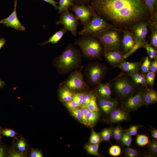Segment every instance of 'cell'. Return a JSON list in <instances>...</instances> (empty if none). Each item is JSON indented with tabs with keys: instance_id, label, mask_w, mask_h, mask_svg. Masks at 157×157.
Masks as SVG:
<instances>
[{
	"instance_id": "cell-1",
	"label": "cell",
	"mask_w": 157,
	"mask_h": 157,
	"mask_svg": "<svg viewBox=\"0 0 157 157\" xmlns=\"http://www.w3.org/2000/svg\"><path fill=\"white\" fill-rule=\"evenodd\" d=\"M95 12L115 27L130 30L140 23L152 21V15L144 0H92Z\"/></svg>"
},
{
	"instance_id": "cell-2",
	"label": "cell",
	"mask_w": 157,
	"mask_h": 157,
	"mask_svg": "<svg viewBox=\"0 0 157 157\" xmlns=\"http://www.w3.org/2000/svg\"><path fill=\"white\" fill-rule=\"evenodd\" d=\"M82 56L77 48L69 44L53 60V64L59 73L65 74L81 67Z\"/></svg>"
},
{
	"instance_id": "cell-3",
	"label": "cell",
	"mask_w": 157,
	"mask_h": 157,
	"mask_svg": "<svg viewBox=\"0 0 157 157\" xmlns=\"http://www.w3.org/2000/svg\"><path fill=\"white\" fill-rule=\"evenodd\" d=\"M80 48L83 55L88 59L100 58L103 51V46L99 41L92 35H83L74 42Z\"/></svg>"
},
{
	"instance_id": "cell-4",
	"label": "cell",
	"mask_w": 157,
	"mask_h": 157,
	"mask_svg": "<svg viewBox=\"0 0 157 157\" xmlns=\"http://www.w3.org/2000/svg\"><path fill=\"white\" fill-rule=\"evenodd\" d=\"M122 30L113 28L93 36L100 42L103 48V52L109 51H120L122 42L119 31Z\"/></svg>"
},
{
	"instance_id": "cell-5",
	"label": "cell",
	"mask_w": 157,
	"mask_h": 157,
	"mask_svg": "<svg viewBox=\"0 0 157 157\" xmlns=\"http://www.w3.org/2000/svg\"><path fill=\"white\" fill-rule=\"evenodd\" d=\"M110 84L116 95L123 100L134 95L137 90V84L123 75L115 78Z\"/></svg>"
},
{
	"instance_id": "cell-6",
	"label": "cell",
	"mask_w": 157,
	"mask_h": 157,
	"mask_svg": "<svg viewBox=\"0 0 157 157\" xmlns=\"http://www.w3.org/2000/svg\"><path fill=\"white\" fill-rule=\"evenodd\" d=\"M114 27L95 12L90 21L78 34L82 36L93 35Z\"/></svg>"
},
{
	"instance_id": "cell-7",
	"label": "cell",
	"mask_w": 157,
	"mask_h": 157,
	"mask_svg": "<svg viewBox=\"0 0 157 157\" xmlns=\"http://www.w3.org/2000/svg\"><path fill=\"white\" fill-rule=\"evenodd\" d=\"M106 71V67L100 63H90L86 67L85 71L86 82L92 86H97L101 83Z\"/></svg>"
},
{
	"instance_id": "cell-8",
	"label": "cell",
	"mask_w": 157,
	"mask_h": 157,
	"mask_svg": "<svg viewBox=\"0 0 157 157\" xmlns=\"http://www.w3.org/2000/svg\"><path fill=\"white\" fill-rule=\"evenodd\" d=\"M62 83L74 93L88 90L89 85L84 80L83 75L77 70L72 71L67 80Z\"/></svg>"
},
{
	"instance_id": "cell-9",
	"label": "cell",
	"mask_w": 157,
	"mask_h": 157,
	"mask_svg": "<svg viewBox=\"0 0 157 157\" xmlns=\"http://www.w3.org/2000/svg\"><path fill=\"white\" fill-rule=\"evenodd\" d=\"M61 14L59 20L56 22V24L63 25L64 27L70 31L73 35L76 36L79 23L75 15L68 10Z\"/></svg>"
},
{
	"instance_id": "cell-10",
	"label": "cell",
	"mask_w": 157,
	"mask_h": 157,
	"mask_svg": "<svg viewBox=\"0 0 157 157\" xmlns=\"http://www.w3.org/2000/svg\"><path fill=\"white\" fill-rule=\"evenodd\" d=\"M144 89L141 88L136 93L124 100L122 105V108L127 112L134 111L141 106H144L143 94Z\"/></svg>"
},
{
	"instance_id": "cell-11",
	"label": "cell",
	"mask_w": 157,
	"mask_h": 157,
	"mask_svg": "<svg viewBox=\"0 0 157 157\" xmlns=\"http://www.w3.org/2000/svg\"><path fill=\"white\" fill-rule=\"evenodd\" d=\"M69 8L84 26L89 22L95 12L89 5L75 4Z\"/></svg>"
},
{
	"instance_id": "cell-12",
	"label": "cell",
	"mask_w": 157,
	"mask_h": 157,
	"mask_svg": "<svg viewBox=\"0 0 157 157\" xmlns=\"http://www.w3.org/2000/svg\"><path fill=\"white\" fill-rule=\"evenodd\" d=\"M17 0H14V9L7 18L1 20V23L7 27H10L19 31L26 30L25 27L21 23L17 17L16 8Z\"/></svg>"
},
{
	"instance_id": "cell-13",
	"label": "cell",
	"mask_w": 157,
	"mask_h": 157,
	"mask_svg": "<svg viewBox=\"0 0 157 157\" xmlns=\"http://www.w3.org/2000/svg\"><path fill=\"white\" fill-rule=\"evenodd\" d=\"M148 22H142L133 26L130 31L135 39V42H147L145 38L147 33Z\"/></svg>"
},
{
	"instance_id": "cell-14",
	"label": "cell",
	"mask_w": 157,
	"mask_h": 157,
	"mask_svg": "<svg viewBox=\"0 0 157 157\" xmlns=\"http://www.w3.org/2000/svg\"><path fill=\"white\" fill-rule=\"evenodd\" d=\"M122 31L123 33L122 41L124 54L129 51L133 47L135 43V39L132 33L129 30L124 29Z\"/></svg>"
},
{
	"instance_id": "cell-15",
	"label": "cell",
	"mask_w": 157,
	"mask_h": 157,
	"mask_svg": "<svg viewBox=\"0 0 157 157\" xmlns=\"http://www.w3.org/2000/svg\"><path fill=\"white\" fill-rule=\"evenodd\" d=\"M97 99L99 108L104 113L107 114L116 108L119 104L118 101L116 99H106L97 97Z\"/></svg>"
},
{
	"instance_id": "cell-16",
	"label": "cell",
	"mask_w": 157,
	"mask_h": 157,
	"mask_svg": "<svg viewBox=\"0 0 157 157\" xmlns=\"http://www.w3.org/2000/svg\"><path fill=\"white\" fill-rule=\"evenodd\" d=\"M142 62H129L125 60L114 66L117 67L128 74L138 72L140 69Z\"/></svg>"
},
{
	"instance_id": "cell-17",
	"label": "cell",
	"mask_w": 157,
	"mask_h": 157,
	"mask_svg": "<svg viewBox=\"0 0 157 157\" xmlns=\"http://www.w3.org/2000/svg\"><path fill=\"white\" fill-rule=\"evenodd\" d=\"M123 55V52L118 51H109L103 52V55L105 59L113 66L125 60Z\"/></svg>"
},
{
	"instance_id": "cell-18",
	"label": "cell",
	"mask_w": 157,
	"mask_h": 157,
	"mask_svg": "<svg viewBox=\"0 0 157 157\" xmlns=\"http://www.w3.org/2000/svg\"><path fill=\"white\" fill-rule=\"evenodd\" d=\"M96 86L94 92L97 97L104 99H112V92L110 83H100Z\"/></svg>"
},
{
	"instance_id": "cell-19",
	"label": "cell",
	"mask_w": 157,
	"mask_h": 157,
	"mask_svg": "<svg viewBox=\"0 0 157 157\" xmlns=\"http://www.w3.org/2000/svg\"><path fill=\"white\" fill-rule=\"evenodd\" d=\"M128 112L117 108L110 113V121L111 123H115L126 121L129 118Z\"/></svg>"
},
{
	"instance_id": "cell-20",
	"label": "cell",
	"mask_w": 157,
	"mask_h": 157,
	"mask_svg": "<svg viewBox=\"0 0 157 157\" xmlns=\"http://www.w3.org/2000/svg\"><path fill=\"white\" fill-rule=\"evenodd\" d=\"M58 93L60 101L64 103L72 100L74 93L62 83L59 85Z\"/></svg>"
},
{
	"instance_id": "cell-21",
	"label": "cell",
	"mask_w": 157,
	"mask_h": 157,
	"mask_svg": "<svg viewBox=\"0 0 157 157\" xmlns=\"http://www.w3.org/2000/svg\"><path fill=\"white\" fill-rule=\"evenodd\" d=\"M157 101V91L152 89L144 90L143 94L144 105L148 106Z\"/></svg>"
},
{
	"instance_id": "cell-22",
	"label": "cell",
	"mask_w": 157,
	"mask_h": 157,
	"mask_svg": "<svg viewBox=\"0 0 157 157\" xmlns=\"http://www.w3.org/2000/svg\"><path fill=\"white\" fill-rule=\"evenodd\" d=\"M100 116L99 111H89L83 124L90 127H93L98 121Z\"/></svg>"
},
{
	"instance_id": "cell-23",
	"label": "cell",
	"mask_w": 157,
	"mask_h": 157,
	"mask_svg": "<svg viewBox=\"0 0 157 157\" xmlns=\"http://www.w3.org/2000/svg\"><path fill=\"white\" fill-rule=\"evenodd\" d=\"M67 31L66 28L63 27L54 33L47 41L42 43L41 44V45H44L49 43H51L53 44H57L62 39L64 35Z\"/></svg>"
},
{
	"instance_id": "cell-24",
	"label": "cell",
	"mask_w": 157,
	"mask_h": 157,
	"mask_svg": "<svg viewBox=\"0 0 157 157\" xmlns=\"http://www.w3.org/2000/svg\"><path fill=\"white\" fill-rule=\"evenodd\" d=\"M151 31V46L156 49L157 48V22H152L149 24Z\"/></svg>"
},
{
	"instance_id": "cell-25",
	"label": "cell",
	"mask_w": 157,
	"mask_h": 157,
	"mask_svg": "<svg viewBox=\"0 0 157 157\" xmlns=\"http://www.w3.org/2000/svg\"><path fill=\"white\" fill-rule=\"evenodd\" d=\"M133 81L136 84H141L144 86H147L145 76L144 74H140L138 72L128 74Z\"/></svg>"
},
{
	"instance_id": "cell-26",
	"label": "cell",
	"mask_w": 157,
	"mask_h": 157,
	"mask_svg": "<svg viewBox=\"0 0 157 157\" xmlns=\"http://www.w3.org/2000/svg\"><path fill=\"white\" fill-rule=\"evenodd\" d=\"M74 0H59L58 6V13L68 10L70 7L74 5Z\"/></svg>"
},
{
	"instance_id": "cell-27",
	"label": "cell",
	"mask_w": 157,
	"mask_h": 157,
	"mask_svg": "<svg viewBox=\"0 0 157 157\" xmlns=\"http://www.w3.org/2000/svg\"><path fill=\"white\" fill-rule=\"evenodd\" d=\"M81 107L85 108L90 111H99V107L97 103V96L95 93L87 104Z\"/></svg>"
},
{
	"instance_id": "cell-28",
	"label": "cell",
	"mask_w": 157,
	"mask_h": 157,
	"mask_svg": "<svg viewBox=\"0 0 157 157\" xmlns=\"http://www.w3.org/2000/svg\"><path fill=\"white\" fill-rule=\"evenodd\" d=\"M111 130L112 137L117 142H120L124 130L119 125L111 128Z\"/></svg>"
},
{
	"instance_id": "cell-29",
	"label": "cell",
	"mask_w": 157,
	"mask_h": 157,
	"mask_svg": "<svg viewBox=\"0 0 157 157\" xmlns=\"http://www.w3.org/2000/svg\"><path fill=\"white\" fill-rule=\"evenodd\" d=\"M100 143L86 144L85 146V148L89 154L100 157L101 156L98 152V149Z\"/></svg>"
},
{
	"instance_id": "cell-30",
	"label": "cell",
	"mask_w": 157,
	"mask_h": 157,
	"mask_svg": "<svg viewBox=\"0 0 157 157\" xmlns=\"http://www.w3.org/2000/svg\"><path fill=\"white\" fill-rule=\"evenodd\" d=\"M144 47L147 51L149 59L153 60L157 59V52L156 49L148 44L145 45Z\"/></svg>"
},
{
	"instance_id": "cell-31",
	"label": "cell",
	"mask_w": 157,
	"mask_h": 157,
	"mask_svg": "<svg viewBox=\"0 0 157 157\" xmlns=\"http://www.w3.org/2000/svg\"><path fill=\"white\" fill-rule=\"evenodd\" d=\"M120 141L123 145L127 147L131 144L132 142L131 136L125 130H124L122 134Z\"/></svg>"
},
{
	"instance_id": "cell-32",
	"label": "cell",
	"mask_w": 157,
	"mask_h": 157,
	"mask_svg": "<svg viewBox=\"0 0 157 157\" xmlns=\"http://www.w3.org/2000/svg\"><path fill=\"white\" fill-rule=\"evenodd\" d=\"M149 137L144 135H138L136 138V142L140 146H144L148 144L149 142Z\"/></svg>"
},
{
	"instance_id": "cell-33",
	"label": "cell",
	"mask_w": 157,
	"mask_h": 157,
	"mask_svg": "<svg viewBox=\"0 0 157 157\" xmlns=\"http://www.w3.org/2000/svg\"><path fill=\"white\" fill-rule=\"evenodd\" d=\"M144 76L146 83L152 87L154 84L156 73L149 70Z\"/></svg>"
},
{
	"instance_id": "cell-34",
	"label": "cell",
	"mask_w": 157,
	"mask_h": 157,
	"mask_svg": "<svg viewBox=\"0 0 157 157\" xmlns=\"http://www.w3.org/2000/svg\"><path fill=\"white\" fill-rule=\"evenodd\" d=\"M148 149L149 152L153 155L157 154V141L156 139H153L148 143Z\"/></svg>"
},
{
	"instance_id": "cell-35",
	"label": "cell",
	"mask_w": 157,
	"mask_h": 157,
	"mask_svg": "<svg viewBox=\"0 0 157 157\" xmlns=\"http://www.w3.org/2000/svg\"><path fill=\"white\" fill-rule=\"evenodd\" d=\"M124 154L125 156L128 157H138L140 154L139 152L136 149L129 147L125 148Z\"/></svg>"
},
{
	"instance_id": "cell-36",
	"label": "cell",
	"mask_w": 157,
	"mask_h": 157,
	"mask_svg": "<svg viewBox=\"0 0 157 157\" xmlns=\"http://www.w3.org/2000/svg\"><path fill=\"white\" fill-rule=\"evenodd\" d=\"M102 140L109 142L112 137L111 128H107L102 130L99 133Z\"/></svg>"
},
{
	"instance_id": "cell-37",
	"label": "cell",
	"mask_w": 157,
	"mask_h": 157,
	"mask_svg": "<svg viewBox=\"0 0 157 157\" xmlns=\"http://www.w3.org/2000/svg\"><path fill=\"white\" fill-rule=\"evenodd\" d=\"M102 140V139L99 133H96L93 129H92L90 139V143L94 144L100 143Z\"/></svg>"
},
{
	"instance_id": "cell-38",
	"label": "cell",
	"mask_w": 157,
	"mask_h": 157,
	"mask_svg": "<svg viewBox=\"0 0 157 157\" xmlns=\"http://www.w3.org/2000/svg\"><path fill=\"white\" fill-rule=\"evenodd\" d=\"M16 147L18 151L24 154L26 149V142L23 138H21L17 142Z\"/></svg>"
},
{
	"instance_id": "cell-39",
	"label": "cell",
	"mask_w": 157,
	"mask_h": 157,
	"mask_svg": "<svg viewBox=\"0 0 157 157\" xmlns=\"http://www.w3.org/2000/svg\"><path fill=\"white\" fill-rule=\"evenodd\" d=\"M151 61L148 56L146 57L142 63L140 69L143 74L147 73L149 70Z\"/></svg>"
},
{
	"instance_id": "cell-40",
	"label": "cell",
	"mask_w": 157,
	"mask_h": 157,
	"mask_svg": "<svg viewBox=\"0 0 157 157\" xmlns=\"http://www.w3.org/2000/svg\"><path fill=\"white\" fill-rule=\"evenodd\" d=\"M85 92L75 93L74 94L72 100L77 103L79 106H81L82 104Z\"/></svg>"
},
{
	"instance_id": "cell-41",
	"label": "cell",
	"mask_w": 157,
	"mask_h": 157,
	"mask_svg": "<svg viewBox=\"0 0 157 157\" xmlns=\"http://www.w3.org/2000/svg\"><path fill=\"white\" fill-rule=\"evenodd\" d=\"M121 149L120 147L117 145L112 146L109 149V153L113 156H117L120 155Z\"/></svg>"
},
{
	"instance_id": "cell-42",
	"label": "cell",
	"mask_w": 157,
	"mask_h": 157,
	"mask_svg": "<svg viewBox=\"0 0 157 157\" xmlns=\"http://www.w3.org/2000/svg\"><path fill=\"white\" fill-rule=\"evenodd\" d=\"M70 111L73 116L75 118L80 121L82 119V110L80 106Z\"/></svg>"
},
{
	"instance_id": "cell-43",
	"label": "cell",
	"mask_w": 157,
	"mask_h": 157,
	"mask_svg": "<svg viewBox=\"0 0 157 157\" xmlns=\"http://www.w3.org/2000/svg\"><path fill=\"white\" fill-rule=\"evenodd\" d=\"M144 1L146 6L153 16L155 13L154 9L156 0H144Z\"/></svg>"
},
{
	"instance_id": "cell-44",
	"label": "cell",
	"mask_w": 157,
	"mask_h": 157,
	"mask_svg": "<svg viewBox=\"0 0 157 157\" xmlns=\"http://www.w3.org/2000/svg\"><path fill=\"white\" fill-rule=\"evenodd\" d=\"M142 126V125H131L128 129L125 130L131 136L135 135L137 133L138 129Z\"/></svg>"
},
{
	"instance_id": "cell-45",
	"label": "cell",
	"mask_w": 157,
	"mask_h": 157,
	"mask_svg": "<svg viewBox=\"0 0 157 157\" xmlns=\"http://www.w3.org/2000/svg\"><path fill=\"white\" fill-rule=\"evenodd\" d=\"M17 133L13 130L7 128L2 129V135L3 136L14 138L15 137Z\"/></svg>"
},
{
	"instance_id": "cell-46",
	"label": "cell",
	"mask_w": 157,
	"mask_h": 157,
	"mask_svg": "<svg viewBox=\"0 0 157 157\" xmlns=\"http://www.w3.org/2000/svg\"><path fill=\"white\" fill-rule=\"evenodd\" d=\"M64 104L65 106L69 110L74 109L79 106L77 103L73 100L64 103Z\"/></svg>"
},
{
	"instance_id": "cell-47",
	"label": "cell",
	"mask_w": 157,
	"mask_h": 157,
	"mask_svg": "<svg viewBox=\"0 0 157 157\" xmlns=\"http://www.w3.org/2000/svg\"><path fill=\"white\" fill-rule=\"evenodd\" d=\"M149 70L153 72L156 73L157 71V59L154 60L151 63L149 67Z\"/></svg>"
},
{
	"instance_id": "cell-48",
	"label": "cell",
	"mask_w": 157,
	"mask_h": 157,
	"mask_svg": "<svg viewBox=\"0 0 157 157\" xmlns=\"http://www.w3.org/2000/svg\"><path fill=\"white\" fill-rule=\"evenodd\" d=\"M30 156L31 157H42L43 156L40 151L36 149H32L31 151Z\"/></svg>"
},
{
	"instance_id": "cell-49",
	"label": "cell",
	"mask_w": 157,
	"mask_h": 157,
	"mask_svg": "<svg viewBox=\"0 0 157 157\" xmlns=\"http://www.w3.org/2000/svg\"><path fill=\"white\" fill-rule=\"evenodd\" d=\"M24 154L15 150H12L9 154V156L11 157H24Z\"/></svg>"
},
{
	"instance_id": "cell-50",
	"label": "cell",
	"mask_w": 157,
	"mask_h": 157,
	"mask_svg": "<svg viewBox=\"0 0 157 157\" xmlns=\"http://www.w3.org/2000/svg\"><path fill=\"white\" fill-rule=\"evenodd\" d=\"M82 110V119L81 122L82 123H84L86 116L89 112L88 110L85 108H81Z\"/></svg>"
},
{
	"instance_id": "cell-51",
	"label": "cell",
	"mask_w": 157,
	"mask_h": 157,
	"mask_svg": "<svg viewBox=\"0 0 157 157\" xmlns=\"http://www.w3.org/2000/svg\"><path fill=\"white\" fill-rule=\"evenodd\" d=\"M52 6L56 10H58V7L57 5L58 2L56 1L55 0H42Z\"/></svg>"
},
{
	"instance_id": "cell-52",
	"label": "cell",
	"mask_w": 157,
	"mask_h": 157,
	"mask_svg": "<svg viewBox=\"0 0 157 157\" xmlns=\"http://www.w3.org/2000/svg\"><path fill=\"white\" fill-rule=\"evenodd\" d=\"M92 0H74V2L78 4L85 5L91 2Z\"/></svg>"
},
{
	"instance_id": "cell-53",
	"label": "cell",
	"mask_w": 157,
	"mask_h": 157,
	"mask_svg": "<svg viewBox=\"0 0 157 157\" xmlns=\"http://www.w3.org/2000/svg\"><path fill=\"white\" fill-rule=\"evenodd\" d=\"M151 131V137H153L155 139H157V130L156 129L152 128L151 129H149Z\"/></svg>"
},
{
	"instance_id": "cell-54",
	"label": "cell",
	"mask_w": 157,
	"mask_h": 157,
	"mask_svg": "<svg viewBox=\"0 0 157 157\" xmlns=\"http://www.w3.org/2000/svg\"><path fill=\"white\" fill-rule=\"evenodd\" d=\"M6 151L3 147L0 146V157H4L5 156Z\"/></svg>"
},
{
	"instance_id": "cell-55",
	"label": "cell",
	"mask_w": 157,
	"mask_h": 157,
	"mask_svg": "<svg viewBox=\"0 0 157 157\" xmlns=\"http://www.w3.org/2000/svg\"><path fill=\"white\" fill-rule=\"evenodd\" d=\"M6 43V40L4 38H0V50L4 45Z\"/></svg>"
},
{
	"instance_id": "cell-56",
	"label": "cell",
	"mask_w": 157,
	"mask_h": 157,
	"mask_svg": "<svg viewBox=\"0 0 157 157\" xmlns=\"http://www.w3.org/2000/svg\"><path fill=\"white\" fill-rule=\"evenodd\" d=\"M5 85V82L0 79V88H3Z\"/></svg>"
},
{
	"instance_id": "cell-57",
	"label": "cell",
	"mask_w": 157,
	"mask_h": 157,
	"mask_svg": "<svg viewBox=\"0 0 157 157\" xmlns=\"http://www.w3.org/2000/svg\"><path fill=\"white\" fill-rule=\"evenodd\" d=\"M2 129L0 127V139L1 138V135H2Z\"/></svg>"
},
{
	"instance_id": "cell-58",
	"label": "cell",
	"mask_w": 157,
	"mask_h": 157,
	"mask_svg": "<svg viewBox=\"0 0 157 157\" xmlns=\"http://www.w3.org/2000/svg\"><path fill=\"white\" fill-rule=\"evenodd\" d=\"M1 23V20H0V23Z\"/></svg>"
}]
</instances>
